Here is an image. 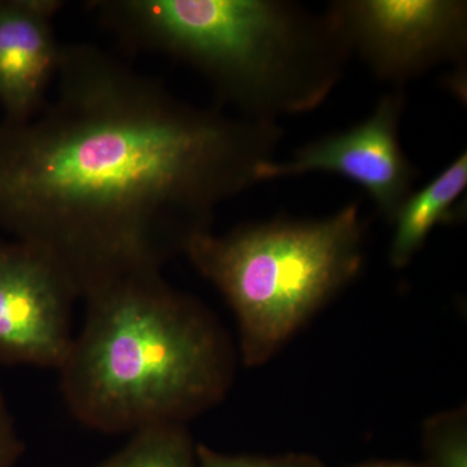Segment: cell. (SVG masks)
<instances>
[{
    "label": "cell",
    "mask_w": 467,
    "mask_h": 467,
    "mask_svg": "<svg viewBox=\"0 0 467 467\" xmlns=\"http://www.w3.org/2000/svg\"><path fill=\"white\" fill-rule=\"evenodd\" d=\"M24 453V442L9 410L7 401L0 391V467H15Z\"/></svg>",
    "instance_id": "4fadbf2b"
},
{
    "label": "cell",
    "mask_w": 467,
    "mask_h": 467,
    "mask_svg": "<svg viewBox=\"0 0 467 467\" xmlns=\"http://www.w3.org/2000/svg\"><path fill=\"white\" fill-rule=\"evenodd\" d=\"M57 0H0V103L5 121L20 124L46 106L63 45L55 36Z\"/></svg>",
    "instance_id": "ba28073f"
},
{
    "label": "cell",
    "mask_w": 467,
    "mask_h": 467,
    "mask_svg": "<svg viewBox=\"0 0 467 467\" xmlns=\"http://www.w3.org/2000/svg\"><path fill=\"white\" fill-rule=\"evenodd\" d=\"M405 106L404 90L393 88L358 124L304 144L285 161L272 160L264 164L259 182L310 173L340 175L358 184L378 213L391 223L414 192L418 178V169L400 140Z\"/></svg>",
    "instance_id": "8992f818"
},
{
    "label": "cell",
    "mask_w": 467,
    "mask_h": 467,
    "mask_svg": "<svg viewBox=\"0 0 467 467\" xmlns=\"http://www.w3.org/2000/svg\"><path fill=\"white\" fill-rule=\"evenodd\" d=\"M81 331L60 374L67 410L106 435L184 425L213 407L232 380L216 319L161 273L119 279L86 297Z\"/></svg>",
    "instance_id": "7a4b0ae2"
},
{
    "label": "cell",
    "mask_w": 467,
    "mask_h": 467,
    "mask_svg": "<svg viewBox=\"0 0 467 467\" xmlns=\"http://www.w3.org/2000/svg\"><path fill=\"white\" fill-rule=\"evenodd\" d=\"M466 189L467 153L463 150L422 189L411 192L399 209L391 223L392 266L398 269L407 266L436 226L453 223L462 216V196Z\"/></svg>",
    "instance_id": "9c48e42d"
},
{
    "label": "cell",
    "mask_w": 467,
    "mask_h": 467,
    "mask_svg": "<svg viewBox=\"0 0 467 467\" xmlns=\"http://www.w3.org/2000/svg\"><path fill=\"white\" fill-rule=\"evenodd\" d=\"M352 467H431L429 463L402 462V461H370Z\"/></svg>",
    "instance_id": "5bb4252c"
},
{
    "label": "cell",
    "mask_w": 467,
    "mask_h": 467,
    "mask_svg": "<svg viewBox=\"0 0 467 467\" xmlns=\"http://www.w3.org/2000/svg\"><path fill=\"white\" fill-rule=\"evenodd\" d=\"M98 467H198L196 445L184 425L150 427Z\"/></svg>",
    "instance_id": "30bf717a"
},
{
    "label": "cell",
    "mask_w": 467,
    "mask_h": 467,
    "mask_svg": "<svg viewBox=\"0 0 467 467\" xmlns=\"http://www.w3.org/2000/svg\"><path fill=\"white\" fill-rule=\"evenodd\" d=\"M423 442L430 466L467 467L465 411H450L427 420Z\"/></svg>",
    "instance_id": "8fae6325"
},
{
    "label": "cell",
    "mask_w": 467,
    "mask_h": 467,
    "mask_svg": "<svg viewBox=\"0 0 467 467\" xmlns=\"http://www.w3.org/2000/svg\"><path fill=\"white\" fill-rule=\"evenodd\" d=\"M75 285L29 243L0 242V364L63 367L75 335Z\"/></svg>",
    "instance_id": "52a82bcc"
},
{
    "label": "cell",
    "mask_w": 467,
    "mask_h": 467,
    "mask_svg": "<svg viewBox=\"0 0 467 467\" xmlns=\"http://www.w3.org/2000/svg\"><path fill=\"white\" fill-rule=\"evenodd\" d=\"M364 236L359 204L352 202L318 220H273L223 235L201 234L183 254L233 309L243 359L256 367L358 275Z\"/></svg>",
    "instance_id": "277c9868"
},
{
    "label": "cell",
    "mask_w": 467,
    "mask_h": 467,
    "mask_svg": "<svg viewBox=\"0 0 467 467\" xmlns=\"http://www.w3.org/2000/svg\"><path fill=\"white\" fill-rule=\"evenodd\" d=\"M326 11L350 55L395 88L442 64L466 60L462 0H334Z\"/></svg>",
    "instance_id": "5b68a950"
},
{
    "label": "cell",
    "mask_w": 467,
    "mask_h": 467,
    "mask_svg": "<svg viewBox=\"0 0 467 467\" xmlns=\"http://www.w3.org/2000/svg\"><path fill=\"white\" fill-rule=\"evenodd\" d=\"M198 467H326L317 457L309 454H285L276 457L235 456L196 445Z\"/></svg>",
    "instance_id": "7c38bea8"
},
{
    "label": "cell",
    "mask_w": 467,
    "mask_h": 467,
    "mask_svg": "<svg viewBox=\"0 0 467 467\" xmlns=\"http://www.w3.org/2000/svg\"><path fill=\"white\" fill-rule=\"evenodd\" d=\"M90 7L126 46L183 61L223 104L259 121L317 109L352 57L326 9L288 0H98Z\"/></svg>",
    "instance_id": "3957f363"
},
{
    "label": "cell",
    "mask_w": 467,
    "mask_h": 467,
    "mask_svg": "<svg viewBox=\"0 0 467 467\" xmlns=\"http://www.w3.org/2000/svg\"><path fill=\"white\" fill-rule=\"evenodd\" d=\"M57 99L0 125V227L45 252L82 299L161 273L259 182L284 129L192 106L90 45L63 46Z\"/></svg>",
    "instance_id": "6da1fadb"
}]
</instances>
